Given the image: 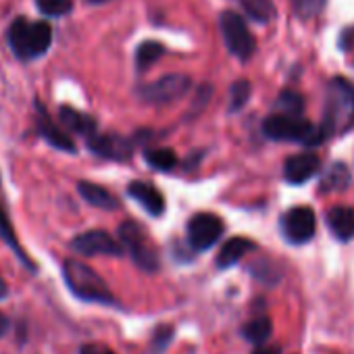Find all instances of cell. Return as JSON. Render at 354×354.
Returning <instances> with one entry per match:
<instances>
[{
	"label": "cell",
	"instance_id": "f546056e",
	"mask_svg": "<svg viewBox=\"0 0 354 354\" xmlns=\"http://www.w3.org/2000/svg\"><path fill=\"white\" fill-rule=\"evenodd\" d=\"M80 354H115V352L102 344H86V346H82Z\"/></svg>",
	"mask_w": 354,
	"mask_h": 354
},
{
	"label": "cell",
	"instance_id": "ffe728a7",
	"mask_svg": "<svg viewBox=\"0 0 354 354\" xmlns=\"http://www.w3.org/2000/svg\"><path fill=\"white\" fill-rule=\"evenodd\" d=\"M271 333H273V323L269 317H257L242 327V335L254 346L265 344L271 337Z\"/></svg>",
	"mask_w": 354,
	"mask_h": 354
},
{
	"label": "cell",
	"instance_id": "d4e9b609",
	"mask_svg": "<svg viewBox=\"0 0 354 354\" xmlns=\"http://www.w3.org/2000/svg\"><path fill=\"white\" fill-rule=\"evenodd\" d=\"M0 236H3V240L15 250V254L26 263V265H30V267H34L32 263H30V259L24 254V248L19 246V242H17V236H15V230H13V225H11V219H9V215H7V211L0 207Z\"/></svg>",
	"mask_w": 354,
	"mask_h": 354
},
{
	"label": "cell",
	"instance_id": "d6a6232c",
	"mask_svg": "<svg viewBox=\"0 0 354 354\" xmlns=\"http://www.w3.org/2000/svg\"><path fill=\"white\" fill-rule=\"evenodd\" d=\"M5 296H7V286L3 279H0V298H5Z\"/></svg>",
	"mask_w": 354,
	"mask_h": 354
},
{
	"label": "cell",
	"instance_id": "ba28073f",
	"mask_svg": "<svg viewBox=\"0 0 354 354\" xmlns=\"http://www.w3.org/2000/svg\"><path fill=\"white\" fill-rule=\"evenodd\" d=\"M223 219L213 213H198L188 223V242L194 250L205 252L213 248L223 236Z\"/></svg>",
	"mask_w": 354,
	"mask_h": 354
},
{
	"label": "cell",
	"instance_id": "2e32d148",
	"mask_svg": "<svg viewBox=\"0 0 354 354\" xmlns=\"http://www.w3.org/2000/svg\"><path fill=\"white\" fill-rule=\"evenodd\" d=\"M250 250H254V242L248 240V238H232L223 244V248L219 250V257H217V267L219 269H230L232 265L240 263Z\"/></svg>",
	"mask_w": 354,
	"mask_h": 354
},
{
	"label": "cell",
	"instance_id": "83f0119b",
	"mask_svg": "<svg viewBox=\"0 0 354 354\" xmlns=\"http://www.w3.org/2000/svg\"><path fill=\"white\" fill-rule=\"evenodd\" d=\"M38 11L50 17H61L67 15L73 9V0H36Z\"/></svg>",
	"mask_w": 354,
	"mask_h": 354
},
{
	"label": "cell",
	"instance_id": "5bb4252c",
	"mask_svg": "<svg viewBox=\"0 0 354 354\" xmlns=\"http://www.w3.org/2000/svg\"><path fill=\"white\" fill-rule=\"evenodd\" d=\"M127 194L152 217H160L165 213V196L158 188L148 182H131L127 186Z\"/></svg>",
	"mask_w": 354,
	"mask_h": 354
},
{
	"label": "cell",
	"instance_id": "cb8c5ba5",
	"mask_svg": "<svg viewBox=\"0 0 354 354\" xmlns=\"http://www.w3.org/2000/svg\"><path fill=\"white\" fill-rule=\"evenodd\" d=\"M144 158L150 167L158 171H171L177 165V154L171 148H152L144 152Z\"/></svg>",
	"mask_w": 354,
	"mask_h": 354
},
{
	"label": "cell",
	"instance_id": "e0dca14e",
	"mask_svg": "<svg viewBox=\"0 0 354 354\" xmlns=\"http://www.w3.org/2000/svg\"><path fill=\"white\" fill-rule=\"evenodd\" d=\"M77 190H80L82 198H84L88 205L96 207V209H104V211H115V209H119V201H117L106 188H102V186H98V184L80 182V184H77Z\"/></svg>",
	"mask_w": 354,
	"mask_h": 354
},
{
	"label": "cell",
	"instance_id": "484cf974",
	"mask_svg": "<svg viewBox=\"0 0 354 354\" xmlns=\"http://www.w3.org/2000/svg\"><path fill=\"white\" fill-rule=\"evenodd\" d=\"M250 94H252L250 82H246V80L236 82V84L230 88V111H232V113L240 111V109L248 102Z\"/></svg>",
	"mask_w": 354,
	"mask_h": 354
},
{
	"label": "cell",
	"instance_id": "52a82bcc",
	"mask_svg": "<svg viewBox=\"0 0 354 354\" xmlns=\"http://www.w3.org/2000/svg\"><path fill=\"white\" fill-rule=\"evenodd\" d=\"M190 90V77L184 73H171V75H162L160 80L142 86L140 88V98L146 102H154V104H169L180 100L186 92Z\"/></svg>",
	"mask_w": 354,
	"mask_h": 354
},
{
	"label": "cell",
	"instance_id": "3957f363",
	"mask_svg": "<svg viewBox=\"0 0 354 354\" xmlns=\"http://www.w3.org/2000/svg\"><path fill=\"white\" fill-rule=\"evenodd\" d=\"M63 277L67 288L86 302H98V304H115V296L109 290L106 281L86 263H80L75 259H67L63 263Z\"/></svg>",
	"mask_w": 354,
	"mask_h": 354
},
{
	"label": "cell",
	"instance_id": "5b68a950",
	"mask_svg": "<svg viewBox=\"0 0 354 354\" xmlns=\"http://www.w3.org/2000/svg\"><path fill=\"white\" fill-rule=\"evenodd\" d=\"M119 240H121V246L129 252L131 261L140 269H144L148 273H152V271L158 269V265H160L158 263V252L150 244L146 232L138 223H133V221L121 223L119 225Z\"/></svg>",
	"mask_w": 354,
	"mask_h": 354
},
{
	"label": "cell",
	"instance_id": "30bf717a",
	"mask_svg": "<svg viewBox=\"0 0 354 354\" xmlns=\"http://www.w3.org/2000/svg\"><path fill=\"white\" fill-rule=\"evenodd\" d=\"M71 248L80 254L86 257H121L123 254V246L121 242H117L111 234H106L104 230H92L86 234H80L71 240Z\"/></svg>",
	"mask_w": 354,
	"mask_h": 354
},
{
	"label": "cell",
	"instance_id": "7c38bea8",
	"mask_svg": "<svg viewBox=\"0 0 354 354\" xmlns=\"http://www.w3.org/2000/svg\"><path fill=\"white\" fill-rule=\"evenodd\" d=\"M319 156L313 154V152H300V154H294L290 156L286 162H283V177L286 182L292 184V186H300V184H306L310 177L319 171Z\"/></svg>",
	"mask_w": 354,
	"mask_h": 354
},
{
	"label": "cell",
	"instance_id": "7402d4cb",
	"mask_svg": "<svg viewBox=\"0 0 354 354\" xmlns=\"http://www.w3.org/2000/svg\"><path fill=\"white\" fill-rule=\"evenodd\" d=\"M275 111L279 115H290V117H302L304 111V98L298 92L283 90L277 100H275Z\"/></svg>",
	"mask_w": 354,
	"mask_h": 354
},
{
	"label": "cell",
	"instance_id": "603a6c76",
	"mask_svg": "<svg viewBox=\"0 0 354 354\" xmlns=\"http://www.w3.org/2000/svg\"><path fill=\"white\" fill-rule=\"evenodd\" d=\"M242 7L257 24H269L275 17V5L271 0H242Z\"/></svg>",
	"mask_w": 354,
	"mask_h": 354
},
{
	"label": "cell",
	"instance_id": "4316f807",
	"mask_svg": "<svg viewBox=\"0 0 354 354\" xmlns=\"http://www.w3.org/2000/svg\"><path fill=\"white\" fill-rule=\"evenodd\" d=\"M327 5V0H292V9L296 17L300 19H313L317 17Z\"/></svg>",
	"mask_w": 354,
	"mask_h": 354
},
{
	"label": "cell",
	"instance_id": "d6986e66",
	"mask_svg": "<svg viewBox=\"0 0 354 354\" xmlns=\"http://www.w3.org/2000/svg\"><path fill=\"white\" fill-rule=\"evenodd\" d=\"M348 184H350L348 167L344 162H333L323 171L321 180H319V190L321 192H342L348 188Z\"/></svg>",
	"mask_w": 354,
	"mask_h": 354
},
{
	"label": "cell",
	"instance_id": "f1b7e54d",
	"mask_svg": "<svg viewBox=\"0 0 354 354\" xmlns=\"http://www.w3.org/2000/svg\"><path fill=\"white\" fill-rule=\"evenodd\" d=\"M339 48L342 50H354V28H346L339 36Z\"/></svg>",
	"mask_w": 354,
	"mask_h": 354
},
{
	"label": "cell",
	"instance_id": "6da1fadb",
	"mask_svg": "<svg viewBox=\"0 0 354 354\" xmlns=\"http://www.w3.org/2000/svg\"><path fill=\"white\" fill-rule=\"evenodd\" d=\"M354 127V86L344 77H333L327 86L321 129L325 138L344 136Z\"/></svg>",
	"mask_w": 354,
	"mask_h": 354
},
{
	"label": "cell",
	"instance_id": "ac0fdd59",
	"mask_svg": "<svg viewBox=\"0 0 354 354\" xmlns=\"http://www.w3.org/2000/svg\"><path fill=\"white\" fill-rule=\"evenodd\" d=\"M59 117H61V123L67 129H71V131H75L80 136H86V138L96 136V121L90 115H86L82 111H75L71 106H61Z\"/></svg>",
	"mask_w": 354,
	"mask_h": 354
},
{
	"label": "cell",
	"instance_id": "4dcf8cb0",
	"mask_svg": "<svg viewBox=\"0 0 354 354\" xmlns=\"http://www.w3.org/2000/svg\"><path fill=\"white\" fill-rule=\"evenodd\" d=\"M252 354H281V350H279V346H267V348L254 350Z\"/></svg>",
	"mask_w": 354,
	"mask_h": 354
},
{
	"label": "cell",
	"instance_id": "277c9868",
	"mask_svg": "<svg viewBox=\"0 0 354 354\" xmlns=\"http://www.w3.org/2000/svg\"><path fill=\"white\" fill-rule=\"evenodd\" d=\"M265 138L273 142H294L302 146H319L325 140V131L321 125H313L304 117H290V115H271L263 121Z\"/></svg>",
	"mask_w": 354,
	"mask_h": 354
},
{
	"label": "cell",
	"instance_id": "9c48e42d",
	"mask_svg": "<svg viewBox=\"0 0 354 354\" xmlns=\"http://www.w3.org/2000/svg\"><path fill=\"white\" fill-rule=\"evenodd\" d=\"M317 230L315 211L310 207H294L281 215V234L290 244H306Z\"/></svg>",
	"mask_w": 354,
	"mask_h": 354
},
{
	"label": "cell",
	"instance_id": "1f68e13d",
	"mask_svg": "<svg viewBox=\"0 0 354 354\" xmlns=\"http://www.w3.org/2000/svg\"><path fill=\"white\" fill-rule=\"evenodd\" d=\"M7 329H9V321H7V317L3 313H0V337L7 333Z\"/></svg>",
	"mask_w": 354,
	"mask_h": 354
},
{
	"label": "cell",
	"instance_id": "8fae6325",
	"mask_svg": "<svg viewBox=\"0 0 354 354\" xmlns=\"http://www.w3.org/2000/svg\"><path fill=\"white\" fill-rule=\"evenodd\" d=\"M88 148L102 156V158H111V160H127L133 152V144L117 133H98L88 138Z\"/></svg>",
	"mask_w": 354,
	"mask_h": 354
},
{
	"label": "cell",
	"instance_id": "4fadbf2b",
	"mask_svg": "<svg viewBox=\"0 0 354 354\" xmlns=\"http://www.w3.org/2000/svg\"><path fill=\"white\" fill-rule=\"evenodd\" d=\"M36 127H38V133L55 148L63 150V152H75V144L73 140L53 123V119L48 117L46 109L42 104H36Z\"/></svg>",
	"mask_w": 354,
	"mask_h": 354
},
{
	"label": "cell",
	"instance_id": "836d02e7",
	"mask_svg": "<svg viewBox=\"0 0 354 354\" xmlns=\"http://www.w3.org/2000/svg\"><path fill=\"white\" fill-rule=\"evenodd\" d=\"M88 5H102V3H109V0H86Z\"/></svg>",
	"mask_w": 354,
	"mask_h": 354
},
{
	"label": "cell",
	"instance_id": "9a60e30c",
	"mask_svg": "<svg viewBox=\"0 0 354 354\" xmlns=\"http://www.w3.org/2000/svg\"><path fill=\"white\" fill-rule=\"evenodd\" d=\"M327 230L339 242H350L354 238V209L350 207H333L325 215Z\"/></svg>",
	"mask_w": 354,
	"mask_h": 354
},
{
	"label": "cell",
	"instance_id": "7a4b0ae2",
	"mask_svg": "<svg viewBox=\"0 0 354 354\" xmlns=\"http://www.w3.org/2000/svg\"><path fill=\"white\" fill-rule=\"evenodd\" d=\"M53 42V28L46 21H28L17 17L9 30V44L17 59L34 61L42 57Z\"/></svg>",
	"mask_w": 354,
	"mask_h": 354
},
{
	"label": "cell",
	"instance_id": "44dd1931",
	"mask_svg": "<svg viewBox=\"0 0 354 354\" xmlns=\"http://www.w3.org/2000/svg\"><path fill=\"white\" fill-rule=\"evenodd\" d=\"M165 55V46L156 40H146L138 46L136 50V67L138 71H146L148 67H152L160 57Z\"/></svg>",
	"mask_w": 354,
	"mask_h": 354
},
{
	"label": "cell",
	"instance_id": "8992f818",
	"mask_svg": "<svg viewBox=\"0 0 354 354\" xmlns=\"http://www.w3.org/2000/svg\"><path fill=\"white\" fill-rule=\"evenodd\" d=\"M219 28H221L225 46L234 57H238L240 61H248L254 55L257 44L242 15H238L236 11H223L219 17Z\"/></svg>",
	"mask_w": 354,
	"mask_h": 354
}]
</instances>
